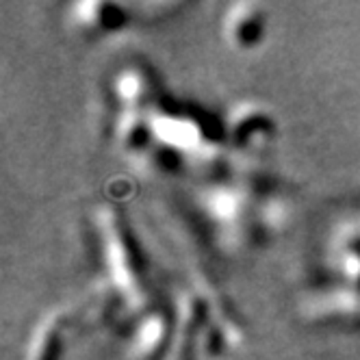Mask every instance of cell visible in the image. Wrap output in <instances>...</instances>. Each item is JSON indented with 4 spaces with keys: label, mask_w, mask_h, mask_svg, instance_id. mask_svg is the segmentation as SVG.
<instances>
[{
    "label": "cell",
    "mask_w": 360,
    "mask_h": 360,
    "mask_svg": "<svg viewBox=\"0 0 360 360\" xmlns=\"http://www.w3.org/2000/svg\"><path fill=\"white\" fill-rule=\"evenodd\" d=\"M39 345L41 349L37 352V358L35 360H55L57 358V352H59V341H57V330L53 328H46V334L39 339Z\"/></svg>",
    "instance_id": "1"
}]
</instances>
